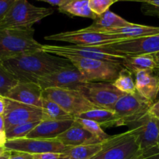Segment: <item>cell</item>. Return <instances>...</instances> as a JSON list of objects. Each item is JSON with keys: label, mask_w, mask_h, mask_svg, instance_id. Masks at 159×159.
Returning <instances> with one entry per match:
<instances>
[{"label": "cell", "mask_w": 159, "mask_h": 159, "mask_svg": "<svg viewBox=\"0 0 159 159\" xmlns=\"http://www.w3.org/2000/svg\"><path fill=\"white\" fill-rule=\"evenodd\" d=\"M0 62L18 82L35 83L41 77L71 65L68 59L42 50L24 53Z\"/></svg>", "instance_id": "1"}, {"label": "cell", "mask_w": 159, "mask_h": 159, "mask_svg": "<svg viewBox=\"0 0 159 159\" xmlns=\"http://www.w3.org/2000/svg\"><path fill=\"white\" fill-rule=\"evenodd\" d=\"M34 29L0 30V61L21 54L42 50L34 38Z\"/></svg>", "instance_id": "2"}, {"label": "cell", "mask_w": 159, "mask_h": 159, "mask_svg": "<svg viewBox=\"0 0 159 159\" xmlns=\"http://www.w3.org/2000/svg\"><path fill=\"white\" fill-rule=\"evenodd\" d=\"M51 8L37 7L27 0H17L9 12L0 20V30L30 29L37 22L51 15Z\"/></svg>", "instance_id": "3"}, {"label": "cell", "mask_w": 159, "mask_h": 159, "mask_svg": "<svg viewBox=\"0 0 159 159\" xmlns=\"http://www.w3.org/2000/svg\"><path fill=\"white\" fill-rule=\"evenodd\" d=\"M87 82H113L123 68L121 64L97 59L68 57Z\"/></svg>", "instance_id": "4"}, {"label": "cell", "mask_w": 159, "mask_h": 159, "mask_svg": "<svg viewBox=\"0 0 159 159\" xmlns=\"http://www.w3.org/2000/svg\"><path fill=\"white\" fill-rule=\"evenodd\" d=\"M135 137L129 131L110 136L101 150L90 159H137L143 154Z\"/></svg>", "instance_id": "5"}, {"label": "cell", "mask_w": 159, "mask_h": 159, "mask_svg": "<svg viewBox=\"0 0 159 159\" xmlns=\"http://www.w3.org/2000/svg\"><path fill=\"white\" fill-rule=\"evenodd\" d=\"M43 98L50 99L73 117L98 107L80 91L70 89L48 88L42 92Z\"/></svg>", "instance_id": "6"}, {"label": "cell", "mask_w": 159, "mask_h": 159, "mask_svg": "<svg viewBox=\"0 0 159 159\" xmlns=\"http://www.w3.org/2000/svg\"><path fill=\"white\" fill-rule=\"evenodd\" d=\"M94 47L108 54L126 57L152 54L159 52V34Z\"/></svg>", "instance_id": "7"}, {"label": "cell", "mask_w": 159, "mask_h": 159, "mask_svg": "<svg viewBox=\"0 0 159 159\" xmlns=\"http://www.w3.org/2000/svg\"><path fill=\"white\" fill-rule=\"evenodd\" d=\"M42 51L49 54L59 56V57H77L83 58L97 59V60L115 62V63L123 64L126 57L116 55L113 54H108L96 47H84L78 45H42Z\"/></svg>", "instance_id": "8"}, {"label": "cell", "mask_w": 159, "mask_h": 159, "mask_svg": "<svg viewBox=\"0 0 159 159\" xmlns=\"http://www.w3.org/2000/svg\"><path fill=\"white\" fill-rule=\"evenodd\" d=\"M6 151L23 152L31 155L46 153H64L69 147L65 146L56 138H18L7 140L4 144Z\"/></svg>", "instance_id": "9"}, {"label": "cell", "mask_w": 159, "mask_h": 159, "mask_svg": "<svg viewBox=\"0 0 159 159\" xmlns=\"http://www.w3.org/2000/svg\"><path fill=\"white\" fill-rule=\"evenodd\" d=\"M129 131L135 137L140 150L145 152L157 146L158 120L153 117L148 111L137 119L127 123Z\"/></svg>", "instance_id": "10"}, {"label": "cell", "mask_w": 159, "mask_h": 159, "mask_svg": "<svg viewBox=\"0 0 159 159\" xmlns=\"http://www.w3.org/2000/svg\"><path fill=\"white\" fill-rule=\"evenodd\" d=\"M45 39L47 40L65 42V43H70L74 45L84 47H94L127 40L126 39L121 38L118 36L112 35V34L87 32L80 30L51 34V35L46 36Z\"/></svg>", "instance_id": "11"}, {"label": "cell", "mask_w": 159, "mask_h": 159, "mask_svg": "<svg viewBox=\"0 0 159 159\" xmlns=\"http://www.w3.org/2000/svg\"><path fill=\"white\" fill-rule=\"evenodd\" d=\"M4 101L3 116L6 131L20 124L45 120V114L41 108L26 105L8 98H4Z\"/></svg>", "instance_id": "12"}, {"label": "cell", "mask_w": 159, "mask_h": 159, "mask_svg": "<svg viewBox=\"0 0 159 159\" xmlns=\"http://www.w3.org/2000/svg\"><path fill=\"white\" fill-rule=\"evenodd\" d=\"M86 83L87 82L79 70L72 64L37 80V84L43 90L48 88H60L80 91Z\"/></svg>", "instance_id": "13"}, {"label": "cell", "mask_w": 159, "mask_h": 159, "mask_svg": "<svg viewBox=\"0 0 159 159\" xmlns=\"http://www.w3.org/2000/svg\"><path fill=\"white\" fill-rule=\"evenodd\" d=\"M80 91L98 108L108 110H112L115 102L125 94L112 82H87Z\"/></svg>", "instance_id": "14"}, {"label": "cell", "mask_w": 159, "mask_h": 159, "mask_svg": "<svg viewBox=\"0 0 159 159\" xmlns=\"http://www.w3.org/2000/svg\"><path fill=\"white\" fill-rule=\"evenodd\" d=\"M152 104L137 92L134 94L123 95L115 102L112 111L118 118L121 125L126 126L127 123L147 113Z\"/></svg>", "instance_id": "15"}, {"label": "cell", "mask_w": 159, "mask_h": 159, "mask_svg": "<svg viewBox=\"0 0 159 159\" xmlns=\"http://www.w3.org/2000/svg\"><path fill=\"white\" fill-rule=\"evenodd\" d=\"M43 89L35 82H18L6 94L12 100L41 109Z\"/></svg>", "instance_id": "16"}, {"label": "cell", "mask_w": 159, "mask_h": 159, "mask_svg": "<svg viewBox=\"0 0 159 159\" xmlns=\"http://www.w3.org/2000/svg\"><path fill=\"white\" fill-rule=\"evenodd\" d=\"M135 85L137 93L147 100L154 103L159 93V79L154 71L142 70L135 73Z\"/></svg>", "instance_id": "17"}, {"label": "cell", "mask_w": 159, "mask_h": 159, "mask_svg": "<svg viewBox=\"0 0 159 159\" xmlns=\"http://www.w3.org/2000/svg\"><path fill=\"white\" fill-rule=\"evenodd\" d=\"M56 139L67 147L102 143L96 139L85 129L83 128L75 120H73L72 125L63 133L59 134Z\"/></svg>", "instance_id": "18"}, {"label": "cell", "mask_w": 159, "mask_h": 159, "mask_svg": "<svg viewBox=\"0 0 159 159\" xmlns=\"http://www.w3.org/2000/svg\"><path fill=\"white\" fill-rule=\"evenodd\" d=\"M73 120H41L30 132L26 138H56L72 125Z\"/></svg>", "instance_id": "19"}, {"label": "cell", "mask_w": 159, "mask_h": 159, "mask_svg": "<svg viewBox=\"0 0 159 159\" xmlns=\"http://www.w3.org/2000/svg\"><path fill=\"white\" fill-rule=\"evenodd\" d=\"M131 23H132L127 21L120 16L114 13L112 11L108 10L107 12L103 13L102 15L98 16L94 20L92 24H90L87 27L80 29V30L87 31V32L107 34V33L112 30L124 27V26H129Z\"/></svg>", "instance_id": "20"}, {"label": "cell", "mask_w": 159, "mask_h": 159, "mask_svg": "<svg viewBox=\"0 0 159 159\" xmlns=\"http://www.w3.org/2000/svg\"><path fill=\"white\" fill-rule=\"evenodd\" d=\"M107 34L118 36L126 40H132L159 34V26H146L132 23L129 26L112 30L107 33Z\"/></svg>", "instance_id": "21"}, {"label": "cell", "mask_w": 159, "mask_h": 159, "mask_svg": "<svg viewBox=\"0 0 159 159\" xmlns=\"http://www.w3.org/2000/svg\"><path fill=\"white\" fill-rule=\"evenodd\" d=\"M74 117L90 120L98 123L101 127H104L105 128L122 126L121 122L115 114V113L112 110H105V109H94V110H89L85 113L77 115Z\"/></svg>", "instance_id": "22"}, {"label": "cell", "mask_w": 159, "mask_h": 159, "mask_svg": "<svg viewBox=\"0 0 159 159\" xmlns=\"http://www.w3.org/2000/svg\"><path fill=\"white\" fill-rule=\"evenodd\" d=\"M122 65L129 70L132 74L142 70L154 71L157 68L153 54H141L127 57L125 58Z\"/></svg>", "instance_id": "23"}, {"label": "cell", "mask_w": 159, "mask_h": 159, "mask_svg": "<svg viewBox=\"0 0 159 159\" xmlns=\"http://www.w3.org/2000/svg\"><path fill=\"white\" fill-rule=\"evenodd\" d=\"M59 11L70 16H80L94 20L98 16L89 7L88 0H73L65 6L59 8Z\"/></svg>", "instance_id": "24"}, {"label": "cell", "mask_w": 159, "mask_h": 159, "mask_svg": "<svg viewBox=\"0 0 159 159\" xmlns=\"http://www.w3.org/2000/svg\"><path fill=\"white\" fill-rule=\"evenodd\" d=\"M41 110L45 116V120H73V116L67 113L57 103L50 99L43 98Z\"/></svg>", "instance_id": "25"}, {"label": "cell", "mask_w": 159, "mask_h": 159, "mask_svg": "<svg viewBox=\"0 0 159 159\" xmlns=\"http://www.w3.org/2000/svg\"><path fill=\"white\" fill-rule=\"evenodd\" d=\"M102 148V143L84 144L69 147L64 153L74 159H90L97 155Z\"/></svg>", "instance_id": "26"}, {"label": "cell", "mask_w": 159, "mask_h": 159, "mask_svg": "<svg viewBox=\"0 0 159 159\" xmlns=\"http://www.w3.org/2000/svg\"><path fill=\"white\" fill-rule=\"evenodd\" d=\"M112 83L115 88L125 94H134L137 93L132 73L124 67L122 68L118 77Z\"/></svg>", "instance_id": "27"}, {"label": "cell", "mask_w": 159, "mask_h": 159, "mask_svg": "<svg viewBox=\"0 0 159 159\" xmlns=\"http://www.w3.org/2000/svg\"><path fill=\"white\" fill-rule=\"evenodd\" d=\"M73 120L77 122L83 128L85 129L87 131H88L90 134L93 135L96 139H98L101 142H104V141L110 138V135L106 134L102 130L101 126L94 121L80 117H73Z\"/></svg>", "instance_id": "28"}, {"label": "cell", "mask_w": 159, "mask_h": 159, "mask_svg": "<svg viewBox=\"0 0 159 159\" xmlns=\"http://www.w3.org/2000/svg\"><path fill=\"white\" fill-rule=\"evenodd\" d=\"M40 121L35 122L26 123V124H20L12 127L10 130L6 131V136L7 140L18 139V138H26L28 134L39 124Z\"/></svg>", "instance_id": "29"}, {"label": "cell", "mask_w": 159, "mask_h": 159, "mask_svg": "<svg viewBox=\"0 0 159 159\" xmlns=\"http://www.w3.org/2000/svg\"><path fill=\"white\" fill-rule=\"evenodd\" d=\"M18 82L0 62V96L6 97L8 92Z\"/></svg>", "instance_id": "30"}, {"label": "cell", "mask_w": 159, "mask_h": 159, "mask_svg": "<svg viewBox=\"0 0 159 159\" xmlns=\"http://www.w3.org/2000/svg\"><path fill=\"white\" fill-rule=\"evenodd\" d=\"M88 3L92 12L98 16L107 12L114 2L113 0H88Z\"/></svg>", "instance_id": "31"}, {"label": "cell", "mask_w": 159, "mask_h": 159, "mask_svg": "<svg viewBox=\"0 0 159 159\" xmlns=\"http://www.w3.org/2000/svg\"><path fill=\"white\" fill-rule=\"evenodd\" d=\"M141 10L145 15L159 18V0H145Z\"/></svg>", "instance_id": "32"}, {"label": "cell", "mask_w": 159, "mask_h": 159, "mask_svg": "<svg viewBox=\"0 0 159 159\" xmlns=\"http://www.w3.org/2000/svg\"><path fill=\"white\" fill-rule=\"evenodd\" d=\"M34 159H74L65 153H46L33 155Z\"/></svg>", "instance_id": "33"}, {"label": "cell", "mask_w": 159, "mask_h": 159, "mask_svg": "<svg viewBox=\"0 0 159 159\" xmlns=\"http://www.w3.org/2000/svg\"><path fill=\"white\" fill-rule=\"evenodd\" d=\"M17 0H0V20L9 12Z\"/></svg>", "instance_id": "34"}, {"label": "cell", "mask_w": 159, "mask_h": 159, "mask_svg": "<svg viewBox=\"0 0 159 159\" xmlns=\"http://www.w3.org/2000/svg\"><path fill=\"white\" fill-rule=\"evenodd\" d=\"M137 159H159V148L157 146L147 151H145Z\"/></svg>", "instance_id": "35"}, {"label": "cell", "mask_w": 159, "mask_h": 159, "mask_svg": "<svg viewBox=\"0 0 159 159\" xmlns=\"http://www.w3.org/2000/svg\"><path fill=\"white\" fill-rule=\"evenodd\" d=\"M148 113L156 119L159 120V99L156 100L150 107Z\"/></svg>", "instance_id": "36"}, {"label": "cell", "mask_w": 159, "mask_h": 159, "mask_svg": "<svg viewBox=\"0 0 159 159\" xmlns=\"http://www.w3.org/2000/svg\"><path fill=\"white\" fill-rule=\"evenodd\" d=\"M9 159H34L33 155L23 152H11Z\"/></svg>", "instance_id": "37"}, {"label": "cell", "mask_w": 159, "mask_h": 159, "mask_svg": "<svg viewBox=\"0 0 159 159\" xmlns=\"http://www.w3.org/2000/svg\"><path fill=\"white\" fill-rule=\"evenodd\" d=\"M37 1L45 2L48 3V4L51 5V6H56L59 8L65 6V5L70 3L73 0H37Z\"/></svg>", "instance_id": "38"}, {"label": "cell", "mask_w": 159, "mask_h": 159, "mask_svg": "<svg viewBox=\"0 0 159 159\" xmlns=\"http://www.w3.org/2000/svg\"><path fill=\"white\" fill-rule=\"evenodd\" d=\"M0 131L6 133V127H5V120L3 115H0Z\"/></svg>", "instance_id": "39"}, {"label": "cell", "mask_w": 159, "mask_h": 159, "mask_svg": "<svg viewBox=\"0 0 159 159\" xmlns=\"http://www.w3.org/2000/svg\"><path fill=\"white\" fill-rule=\"evenodd\" d=\"M6 141H7V139H6V133L0 131V146H4Z\"/></svg>", "instance_id": "40"}, {"label": "cell", "mask_w": 159, "mask_h": 159, "mask_svg": "<svg viewBox=\"0 0 159 159\" xmlns=\"http://www.w3.org/2000/svg\"><path fill=\"white\" fill-rule=\"evenodd\" d=\"M5 111V101L4 97L0 96V115H3Z\"/></svg>", "instance_id": "41"}, {"label": "cell", "mask_w": 159, "mask_h": 159, "mask_svg": "<svg viewBox=\"0 0 159 159\" xmlns=\"http://www.w3.org/2000/svg\"><path fill=\"white\" fill-rule=\"evenodd\" d=\"M152 54L153 56H154V60H155V62H156V66H157L156 69H159V52L154 53V54Z\"/></svg>", "instance_id": "42"}, {"label": "cell", "mask_w": 159, "mask_h": 159, "mask_svg": "<svg viewBox=\"0 0 159 159\" xmlns=\"http://www.w3.org/2000/svg\"><path fill=\"white\" fill-rule=\"evenodd\" d=\"M11 155V152H6V153L4 154L3 155H2L1 157H0V159H9V157H10Z\"/></svg>", "instance_id": "43"}, {"label": "cell", "mask_w": 159, "mask_h": 159, "mask_svg": "<svg viewBox=\"0 0 159 159\" xmlns=\"http://www.w3.org/2000/svg\"><path fill=\"white\" fill-rule=\"evenodd\" d=\"M6 152H7V151H6V148H5L4 146H0V157H1L2 155H4Z\"/></svg>", "instance_id": "44"}, {"label": "cell", "mask_w": 159, "mask_h": 159, "mask_svg": "<svg viewBox=\"0 0 159 159\" xmlns=\"http://www.w3.org/2000/svg\"><path fill=\"white\" fill-rule=\"evenodd\" d=\"M154 74H155L156 75H157V77L159 79V69H155L154 71ZM157 99H159V93H158V94H157V99H156V100H157Z\"/></svg>", "instance_id": "45"}, {"label": "cell", "mask_w": 159, "mask_h": 159, "mask_svg": "<svg viewBox=\"0 0 159 159\" xmlns=\"http://www.w3.org/2000/svg\"><path fill=\"white\" fill-rule=\"evenodd\" d=\"M119 1H128V2H137L143 3L145 0H119Z\"/></svg>", "instance_id": "46"}, {"label": "cell", "mask_w": 159, "mask_h": 159, "mask_svg": "<svg viewBox=\"0 0 159 159\" xmlns=\"http://www.w3.org/2000/svg\"><path fill=\"white\" fill-rule=\"evenodd\" d=\"M158 127H159V120H158ZM157 147L159 148V130H158V137H157Z\"/></svg>", "instance_id": "47"}, {"label": "cell", "mask_w": 159, "mask_h": 159, "mask_svg": "<svg viewBox=\"0 0 159 159\" xmlns=\"http://www.w3.org/2000/svg\"><path fill=\"white\" fill-rule=\"evenodd\" d=\"M118 1H119V0H113L114 3H115V2H118Z\"/></svg>", "instance_id": "48"}]
</instances>
